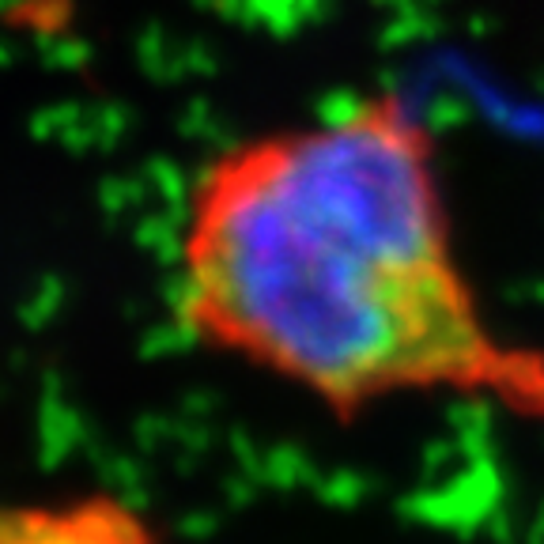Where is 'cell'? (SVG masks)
Instances as JSON below:
<instances>
[{
  "mask_svg": "<svg viewBox=\"0 0 544 544\" xmlns=\"http://www.w3.org/2000/svg\"><path fill=\"white\" fill-rule=\"evenodd\" d=\"M0 544H155L152 529L110 499L0 503Z\"/></svg>",
  "mask_w": 544,
  "mask_h": 544,
  "instance_id": "obj_2",
  "label": "cell"
},
{
  "mask_svg": "<svg viewBox=\"0 0 544 544\" xmlns=\"http://www.w3.org/2000/svg\"><path fill=\"white\" fill-rule=\"evenodd\" d=\"M178 310L208 348L340 420L458 397L544 424V352L492 322L461 261L435 136L393 91L204 163Z\"/></svg>",
  "mask_w": 544,
  "mask_h": 544,
  "instance_id": "obj_1",
  "label": "cell"
}]
</instances>
